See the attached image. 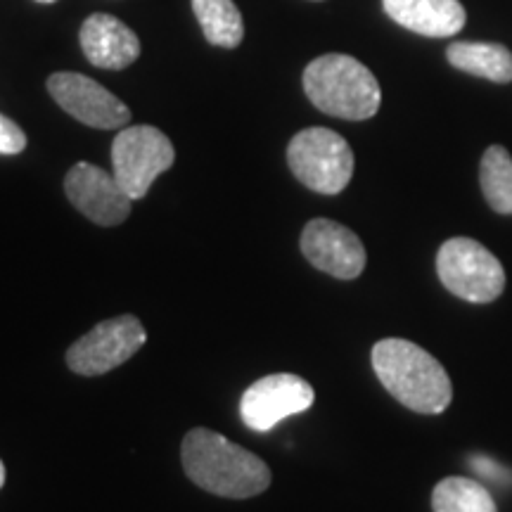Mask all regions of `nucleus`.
I'll return each instance as SVG.
<instances>
[{"mask_svg":"<svg viewBox=\"0 0 512 512\" xmlns=\"http://www.w3.org/2000/svg\"><path fill=\"white\" fill-rule=\"evenodd\" d=\"M181 460L192 484L214 496L245 501L271 486V470L264 460L204 427L185 434Z\"/></svg>","mask_w":512,"mask_h":512,"instance_id":"f257e3e1","label":"nucleus"},{"mask_svg":"<svg viewBox=\"0 0 512 512\" xmlns=\"http://www.w3.org/2000/svg\"><path fill=\"white\" fill-rule=\"evenodd\" d=\"M373 370L396 401L422 415H439L453 399L444 366L408 339H382L373 347Z\"/></svg>","mask_w":512,"mask_h":512,"instance_id":"f03ea898","label":"nucleus"},{"mask_svg":"<svg viewBox=\"0 0 512 512\" xmlns=\"http://www.w3.org/2000/svg\"><path fill=\"white\" fill-rule=\"evenodd\" d=\"M304 93L323 114L366 121L380 110L382 91L375 74L351 55H320L304 69Z\"/></svg>","mask_w":512,"mask_h":512,"instance_id":"7ed1b4c3","label":"nucleus"},{"mask_svg":"<svg viewBox=\"0 0 512 512\" xmlns=\"http://www.w3.org/2000/svg\"><path fill=\"white\" fill-rule=\"evenodd\" d=\"M287 164L299 183L320 195H339L354 176V152L347 140L330 128L299 131L287 147Z\"/></svg>","mask_w":512,"mask_h":512,"instance_id":"20e7f679","label":"nucleus"},{"mask_svg":"<svg viewBox=\"0 0 512 512\" xmlns=\"http://www.w3.org/2000/svg\"><path fill=\"white\" fill-rule=\"evenodd\" d=\"M441 285L456 297L472 304H491L505 290L501 261L472 238H451L437 254Z\"/></svg>","mask_w":512,"mask_h":512,"instance_id":"39448f33","label":"nucleus"},{"mask_svg":"<svg viewBox=\"0 0 512 512\" xmlns=\"http://www.w3.org/2000/svg\"><path fill=\"white\" fill-rule=\"evenodd\" d=\"M176 150L155 126H128L112 143V174L131 200H143L157 176L174 166Z\"/></svg>","mask_w":512,"mask_h":512,"instance_id":"423d86ee","label":"nucleus"},{"mask_svg":"<svg viewBox=\"0 0 512 512\" xmlns=\"http://www.w3.org/2000/svg\"><path fill=\"white\" fill-rule=\"evenodd\" d=\"M147 332L131 313L102 320L69 347L67 366L76 375H105L145 347Z\"/></svg>","mask_w":512,"mask_h":512,"instance_id":"0eeeda50","label":"nucleus"},{"mask_svg":"<svg viewBox=\"0 0 512 512\" xmlns=\"http://www.w3.org/2000/svg\"><path fill=\"white\" fill-rule=\"evenodd\" d=\"M316 392L304 377L278 373L249 384L240 399L242 422L254 432L273 430L290 415L309 411Z\"/></svg>","mask_w":512,"mask_h":512,"instance_id":"6e6552de","label":"nucleus"},{"mask_svg":"<svg viewBox=\"0 0 512 512\" xmlns=\"http://www.w3.org/2000/svg\"><path fill=\"white\" fill-rule=\"evenodd\" d=\"M48 93L62 107L69 117L81 124L100 128V131H112L128 124L131 112L117 95H112L98 81L76 72H57L48 76Z\"/></svg>","mask_w":512,"mask_h":512,"instance_id":"1a4fd4ad","label":"nucleus"},{"mask_svg":"<svg viewBox=\"0 0 512 512\" xmlns=\"http://www.w3.org/2000/svg\"><path fill=\"white\" fill-rule=\"evenodd\" d=\"M64 192L69 202L98 226H119L131 214L133 200L121 188L117 176L95 164H74L64 178Z\"/></svg>","mask_w":512,"mask_h":512,"instance_id":"9d476101","label":"nucleus"},{"mask_svg":"<svg viewBox=\"0 0 512 512\" xmlns=\"http://www.w3.org/2000/svg\"><path fill=\"white\" fill-rule=\"evenodd\" d=\"M302 254L318 271L354 280L366 268V247L354 230L330 219H313L302 233Z\"/></svg>","mask_w":512,"mask_h":512,"instance_id":"9b49d317","label":"nucleus"},{"mask_svg":"<svg viewBox=\"0 0 512 512\" xmlns=\"http://www.w3.org/2000/svg\"><path fill=\"white\" fill-rule=\"evenodd\" d=\"M81 50L93 67L119 69L131 67L140 57V38L131 27L112 15L95 12L81 24Z\"/></svg>","mask_w":512,"mask_h":512,"instance_id":"f8f14e48","label":"nucleus"},{"mask_svg":"<svg viewBox=\"0 0 512 512\" xmlns=\"http://www.w3.org/2000/svg\"><path fill=\"white\" fill-rule=\"evenodd\" d=\"M382 5L399 27L427 38L456 36L467 19L460 0H382Z\"/></svg>","mask_w":512,"mask_h":512,"instance_id":"ddd939ff","label":"nucleus"},{"mask_svg":"<svg viewBox=\"0 0 512 512\" xmlns=\"http://www.w3.org/2000/svg\"><path fill=\"white\" fill-rule=\"evenodd\" d=\"M451 67L494 83L512 81V53L501 43H451L446 50Z\"/></svg>","mask_w":512,"mask_h":512,"instance_id":"4468645a","label":"nucleus"},{"mask_svg":"<svg viewBox=\"0 0 512 512\" xmlns=\"http://www.w3.org/2000/svg\"><path fill=\"white\" fill-rule=\"evenodd\" d=\"M192 12L211 46L238 48L245 38V22L233 0H192Z\"/></svg>","mask_w":512,"mask_h":512,"instance_id":"2eb2a0df","label":"nucleus"},{"mask_svg":"<svg viewBox=\"0 0 512 512\" xmlns=\"http://www.w3.org/2000/svg\"><path fill=\"white\" fill-rule=\"evenodd\" d=\"M484 200L496 214H512V157L501 145H491L479 164Z\"/></svg>","mask_w":512,"mask_h":512,"instance_id":"dca6fc26","label":"nucleus"},{"mask_svg":"<svg viewBox=\"0 0 512 512\" xmlns=\"http://www.w3.org/2000/svg\"><path fill=\"white\" fill-rule=\"evenodd\" d=\"M434 512H498L482 484L467 477H446L432 491Z\"/></svg>","mask_w":512,"mask_h":512,"instance_id":"f3484780","label":"nucleus"},{"mask_svg":"<svg viewBox=\"0 0 512 512\" xmlns=\"http://www.w3.org/2000/svg\"><path fill=\"white\" fill-rule=\"evenodd\" d=\"M27 147V133L0 114V155H19Z\"/></svg>","mask_w":512,"mask_h":512,"instance_id":"a211bd4d","label":"nucleus"},{"mask_svg":"<svg viewBox=\"0 0 512 512\" xmlns=\"http://www.w3.org/2000/svg\"><path fill=\"white\" fill-rule=\"evenodd\" d=\"M470 465H475L477 472H482V475H486V477H494V479H498V482H505V479H508V472L501 470V467L486 458H475Z\"/></svg>","mask_w":512,"mask_h":512,"instance_id":"6ab92c4d","label":"nucleus"},{"mask_svg":"<svg viewBox=\"0 0 512 512\" xmlns=\"http://www.w3.org/2000/svg\"><path fill=\"white\" fill-rule=\"evenodd\" d=\"M3 484H5V465L3 460H0V489H3Z\"/></svg>","mask_w":512,"mask_h":512,"instance_id":"aec40b11","label":"nucleus"},{"mask_svg":"<svg viewBox=\"0 0 512 512\" xmlns=\"http://www.w3.org/2000/svg\"><path fill=\"white\" fill-rule=\"evenodd\" d=\"M36 3H46L48 5V3H57V0H36Z\"/></svg>","mask_w":512,"mask_h":512,"instance_id":"412c9836","label":"nucleus"}]
</instances>
